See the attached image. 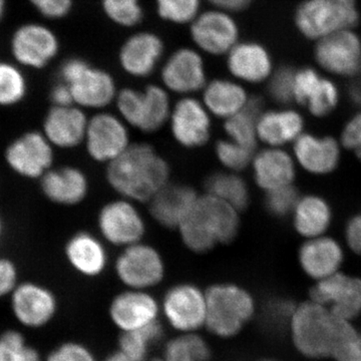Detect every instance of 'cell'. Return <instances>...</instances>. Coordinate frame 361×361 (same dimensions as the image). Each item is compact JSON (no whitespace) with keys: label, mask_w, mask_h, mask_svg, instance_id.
<instances>
[{"label":"cell","mask_w":361,"mask_h":361,"mask_svg":"<svg viewBox=\"0 0 361 361\" xmlns=\"http://www.w3.org/2000/svg\"><path fill=\"white\" fill-rule=\"evenodd\" d=\"M106 180L123 198L148 202L169 184L170 167L151 145L130 144L108 164Z\"/></svg>","instance_id":"6da1fadb"},{"label":"cell","mask_w":361,"mask_h":361,"mask_svg":"<svg viewBox=\"0 0 361 361\" xmlns=\"http://www.w3.org/2000/svg\"><path fill=\"white\" fill-rule=\"evenodd\" d=\"M297 350L308 358H334L357 330L351 322L310 300L297 305L289 323Z\"/></svg>","instance_id":"7a4b0ae2"},{"label":"cell","mask_w":361,"mask_h":361,"mask_svg":"<svg viewBox=\"0 0 361 361\" xmlns=\"http://www.w3.org/2000/svg\"><path fill=\"white\" fill-rule=\"evenodd\" d=\"M239 211L225 202L204 194L193 210L178 228L183 243L196 253H205L220 244H228L237 236Z\"/></svg>","instance_id":"3957f363"},{"label":"cell","mask_w":361,"mask_h":361,"mask_svg":"<svg viewBox=\"0 0 361 361\" xmlns=\"http://www.w3.org/2000/svg\"><path fill=\"white\" fill-rule=\"evenodd\" d=\"M206 292L205 327L219 338L236 336L251 322L256 304L250 292L234 283H216Z\"/></svg>","instance_id":"277c9868"},{"label":"cell","mask_w":361,"mask_h":361,"mask_svg":"<svg viewBox=\"0 0 361 361\" xmlns=\"http://www.w3.org/2000/svg\"><path fill=\"white\" fill-rule=\"evenodd\" d=\"M358 20L357 0H303L294 14L297 30L316 42L341 30H353Z\"/></svg>","instance_id":"5b68a950"},{"label":"cell","mask_w":361,"mask_h":361,"mask_svg":"<svg viewBox=\"0 0 361 361\" xmlns=\"http://www.w3.org/2000/svg\"><path fill=\"white\" fill-rule=\"evenodd\" d=\"M61 82L70 87L73 103L82 109L101 110L115 101L116 82L108 71L94 68L82 59H68L61 65Z\"/></svg>","instance_id":"8992f818"},{"label":"cell","mask_w":361,"mask_h":361,"mask_svg":"<svg viewBox=\"0 0 361 361\" xmlns=\"http://www.w3.org/2000/svg\"><path fill=\"white\" fill-rule=\"evenodd\" d=\"M4 161L14 174L39 180L54 168V147L42 130H27L7 145Z\"/></svg>","instance_id":"52a82bcc"},{"label":"cell","mask_w":361,"mask_h":361,"mask_svg":"<svg viewBox=\"0 0 361 361\" xmlns=\"http://www.w3.org/2000/svg\"><path fill=\"white\" fill-rule=\"evenodd\" d=\"M116 273L128 289L148 290L163 281L166 267L160 252L148 244L125 247L116 261Z\"/></svg>","instance_id":"ba28073f"},{"label":"cell","mask_w":361,"mask_h":361,"mask_svg":"<svg viewBox=\"0 0 361 361\" xmlns=\"http://www.w3.org/2000/svg\"><path fill=\"white\" fill-rule=\"evenodd\" d=\"M161 311L169 324L182 334H196L205 327L206 292L192 283L169 288L161 300Z\"/></svg>","instance_id":"9c48e42d"},{"label":"cell","mask_w":361,"mask_h":361,"mask_svg":"<svg viewBox=\"0 0 361 361\" xmlns=\"http://www.w3.org/2000/svg\"><path fill=\"white\" fill-rule=\"evenodd\" d=\"M59 51L58 35L44 23H23L11 37V56L21 68L42 70L56 58Z\"/></svg>","instance_id":"30bf717a"},{"label":"cell","mask_w":361,"mask_h":361,"mask_svg":"<svg viewBox=\"0 0 361 361\" xmlns=\"http://www.w3.org/2000/svg\"><path fill=\"white\" fill-rule=\"evenodd\" d=\"M97 227L109 243L128 247L142 242L146 234V222L134 202L128 199L109 202L99 211Z\"/></svg>","instance_id":"8fae6325"},{"label":"cell","mask_w":361,"mask_h":361,"mask_svg":"<svg viewBox=\"0 0 361 361\" xmlns=\"http://www.w3.org/2000/svg\"><path fill=\"white\" fill-rule=\"evenodd\" d=\"M314 56L323 70L339 77L361 71V39L353 30L332 33L316 42Z\"/></svg>","instance_id":"7c38bea8"},{"label":"cell","mask_w":361,"mask_h":361,"mask_svg":"<svg viewBox=\"0 0 361 361\" xmlns=\"http://www.w3.org/2000/svg\"><path fill=\"white\" fill-rule=\"evenodd\" d=\"M84 142L92 160L109 164L129 148V130L118 116L110 113L97 114L89 118Z\"/></svg>","instance_id":"4fadbf2b"},{"label":"cell","mask_w":361,"mask_h":361,"mask_svg":"<svg viewBox=\"0 0 361 361\" xmlns=\"http://www.w3.org/2000/svg\"><path fill=\"white\" fill-rule=\"evenodd\" d=\"M190 32L195 44L212 56L228 54L238 44V25L229 13L223 9L198 14L191 23Z\"/></svg>","instance_id":"5bb4252c"},{"label":"cell","mask_w":361,"mask_h":361,"mask_svg":"<svg viewBox=\"0 0 361 361\" xmlns=\"http://www.w3.org/2000/svg\"><path fill=\"white\" fill-rule=\"evenodd\" d=\"M311 300L329 308L342 319L361 314V278L336 273L319 280L310 291Z\"/></svg>","instance_id":"9a60e30c"},{"label":"cell","mask_w":361,"mask_h":361,"mask_svg":"<svg viewBox=\"0 0 361 361\" xmlns=\"http://www.w3.org/2000/svg\"><path fill=\"white\" fill-rule=\"evenodd\" d=\"M210 115L198 99L191 97L180 99L172 108L169 118L175 141L187 149L205 146L212 130Z\"/></svg>","instance_id":"2e32d148"},{"label":"cell","mask_w":361,"mask_h":361,"mask_svg":"<svg viewBox=\"0 0 361 361\" xmlns=\"http://www.w3.org/2000/svg\"><path fill=\"white\" fill-rule=\"evenodd\" d=\"M161 306L147 290L128 289L111 300L109 314L122 332L135 331L159 320Z\"/></svg>","instance_id":"e0dca14e"},{"label":"cell","mask_w":361,"mask_h":361,"mask_svg":"<svg viewBox=\"0 0 361 361\" xmlns=\"http://www.w3.org/2000/svg\"><path fill=\"white\" fill-rule=\"evenodd\" d=\"M16 319L27 327L44 326L56 315L58 300L49 288L35 282H23L11 294Z\"/></svg>","instance_id":"ac0fdd59"},{"label":"cell","mask_w":361,"mask_h":361,"mask_svg":"<svg viewBox=\"0 0 361 361\" xmlns=\"http://www.w3.org/2000/svg\"><path fill=\"white\" fill-rule=\"evenodd\" d=\"M166 89L180 94L203 90L207 84L205 65L200 54L183 47L171 54L161 73Z\"/></svg>","instance_id":"d6986e66"},{"label":"cell","mask_w":361,"mask_h":361,"mask_svg":"<svg viewBox=\"0 0 361 361\" xmlns=\"http://www.w3.org/2000/svg\"><path fill=\"white\" fill-rule=\"evenodd\" d=\"M89 118L77 104L52 106L44 118L42 132L54 149H75L85 142Z\"/></svg>","instance_id":"ffe728a7"},{"label":"cell","mask_w":361,"mask_h":361,"mask_svg":"<svg viewBox=\"0 0 361 361\" xmlns=\"http://www.w3.org/2000/svg\"><path fill=\"white\" fill-rule=\"evenodd\" d=\"M294 101L322 118L332 113L338 104V87L314 68H300L294 75Z\"/></svg>","instance_id":"44dd1931"},{"label":"cell","mask_w":361,"mask_h":361,"mask_svg":"<svg viewBox=\"0 0 361 361\" xmlns=\"http://www.w3.org/2000/svg\"><path fill=\"white\" fill-rule=\"evenodd\" d=\"M199 196L187 185L168 184L149 201V213L159 224L178 229L193 210Z\"/></svg>","instance_id":"7402d4cb"},{"label":"cell","mask_w":361,"mask_h":361,"mask_svg":"<svg viewBox=\"0 0 361 361\" xmlns=\"http://www.w3.org/2000/svg\"><path fill=\"white\" fill-rule=\"evenodd\" d=\"M40 190L47 200L61 206H75L89 194V180L73 166L51 168L39 180Z\"/></svg>","instance_id":"603a6c76"},{"label":"cell","mask_w":361,"mask_h":361,"mask_svg":"<svg viewBox=\"0 0 361 361\" xmlns=\"http://www.w3.org/2000/svg\"><path fill=\"white\" fill-rule=\"evenodd\" d=\"M227 66L231 75L241 82L259 84L269 80L273 61L267 49L257 42H238L227 54Z\"/></svg>","instance_id":"cb8c5ba5"},{"label":"cell","mask_w":361,"mask_h":361,"mask_svg":"<svg viewBox=\"0 0 361 361\" xmlns=\"http://www.w3.org/2000/svg\"><path fill=\"white\" fill-rule=\"evenodd\" d=\"M163 52V40L158 35L142 32L126 40L118 59L126 73L135 78H146L155 71Z\"/></svg>","instance_id":"d4e9b609"},{"label":"cell","mask_w":361,"mask_h":361,"mask_svg":"<svg viewBox=\"0 0 361 361\" xmlns=\"http://www.w3.org/2000/svg\"><path fill=\"white\" fill-rule=\"evenodd\" d=\"M68 264L85 277H97L108 266V253L104 244L89 232L73 235L65 247Z\"/></svg>","instance_id":"484cf974"},{"label":"cell","mask_w":361,"mask_h":361,"mask_svg":"<svg viewBox=\"0 0 361 361\" xmlns=\"http://www.w3.org/2000/svg\"><path fill=\"white\" fill-rule=\"evenodd\" d=\"M299 261L304 272L319 281L337 273L343 261V251L336 240L316 237L301 247Z\"/></svg>","instance_id":"4316f807"},{"label":"cell","mask_w":361,"mask_h":361,"mask_svg":"<svg viewBox=\"0 0 361 361\" xmlns=\"http://www.w3.org/2000/svg\"><path fill=\"white\" fill-rule=\"evenodd\" d=\"M254 179L265 192L290 186L295 178V166L286 152L271 147L263 149L252 161Z\"/></svg>","instance_id":"83f0119b"},{"label":"cell","mask_w":361,"mask_h":361,"mask_svg":"<svg viewBox=\"0 0 361 361\" xmlns=\"http://www.w3.org/2000/svg\"><path fill=\"white\" fill-rule=\"evenodd\" d=\"M294 153L301 166L312 174L322 175L331 172L339 161V146L330 137H318L301 135L294 144Z\"/></svg>","instance_id":"f1b7e54d"},{"label":"cell","mask_w":361,"mask_h":361,"mask_svg":"<svg viewBox=\"0 0 361 361\" xmlns=\"http://www.w3.org/2000/svg\"><path fill=\"white\" fill-rule=\"evenodd\" d=\"M249 99L250 97L239 82L216 78L204 87L202 103L211 115L227 120L243 110Z\"/></svg>","instance_id":"f546056e"},{"label":"cell","mask_w":361,"mask_h":361,"mask_svg":"<svg viewBox=\"0 0 361 361\" xmlns=\"http://www.w3.org/2000/svg\"><path fill=\"white\" fill-rule=\"evenodd\" d=\"M303 128V118L296 111L284 109L265 111L258 118V140L278 148L295 142L302 135Z\"/></svg>","instance_id":"4dcf8cb0"},{"label":"cell","mask_w":361,"mask_h":361,"mask_svg":"<svg viewBox=\"0 0 361 361\" xmlns=\"http://www.w3.org/2000/svg\"><path fill=\"white\" fill-rule=\"evenodd\" d=\"M293 213L297 232L307 238L322 236L331 221L329 203L318 196L299 199Z\"/></svg>","instance_id":"1f68e13d"},{"label":"cell","mask_w":361,"mask_h":361,"mask_svg":"<svg viewBox=\"0 0 361 361\" xmlns=\"http://www.w3.org/2000/svg\"><path fill=\"white\" fill-rule=\"evenodd\" d=\"M206 194L229 204L237 210H244L250 201L249 188L238 173L217 172L209 176L205 182Z\"/></svg>","instance_id":"d6a6232c"},{"label":"cell","mask_w":361,"mask_h":361,"mask_svg":"<svg viewBox=\"0 0 361 361\" xmlns=\"http://www.w3.org/2000/svg\"><path fill=\"white\" fill-rule=\"evenodd\" d=\"M262 103L258 97H250L245 108L225 120L224 129L228 139L255 151L257 145V123Z\"/></svg>","instance_id":"836d02e7"},{"label":"cell","mask_w":361,"mask_h":361,"mask_svg":"<svg viewBox=\"0 0 361 361\" xmlns=\"http://www.w3.org/2000/svg\"><path fill=\"white\" fill-rule=\"evenodd\" d=\"M164 336L163 325L159 320L144 329L122 332L118 339V351L135 361H148L152 346Z\"/></svg>","instance_id":"e575fe53"},{"label":"cell","mask_w":361,"mask_h":361,"mask_svg":"<svg viewBox=\"0 0 361 361\" xmlns=\"http://www.w3.org/2000/svg\"><path fill=\"white\" fill-rule=\"evenodd\" d=\"M144 111H142V132L154 133L160 130L170 118V97L164 87L151 85L142 90Z\"/></svg>","instance_id":"d590c367"},{"label":"cell","mask_w":361,"mask_h":361,"mask_svg":"<svg viewBox=\"0 0 361 361\" xmlns=\"http://www.w3.org/2000/svg\"><path fill=\"white\" fill-rule=\"evenodd\" d=\"M27 80L21 66L0 61V106L11 108L20 104L27 94Z\"/></svg>","instance_id":"8d00e7d4"},{"label":"cell","mask_w":361,"mask_h":361,"mask_svg":"<svg viewBox=\"0 0 361 361\" xmlns=\"http://www.w3.org/2000/svg\"><path fill=\"white\" fill-rule=\"evenodd\" d=\"M210 346L203 337L196 334H182L168 342L164 361H209Z\"/></svg>","instance_id":"74e56055"},{"label":"cell","mask_w":361,"mask_h":361,"mask_svg":"<svg viewBox=\"0 0 361 361\" xmlns=\"http://www.w3.org/2000/svg\"><path fill=\"white\" fill-rule=\"evenodd\" d=\"M215 153L223 167L234 173H239L248 167L254 158V149L241 146L230 139L218 141Z\"/></svg>","instance_id":"f35d334b"},{"label":"cell","mask_w":361,"mask_h":361,"mask_svg":"<svg viewBox=\"0 0 361 361\" xmlns=\"http://www.w3.org/2000/svg\"><path fill=\"white\" fill-rule=\"evenodd\" d=\"M104 13L116 25L132 27L141 23V0H102Z\"/></svg>","instance_id":"ab89813d"},{"label":"cell","mask_w":361,"mask_h":361,"mask_svg":"<svg viewBox=\"0 0 361 361\" xmlns=\"http://www.w3.org/2000/svg\"><path fill=\"white\" fill-rule=\"evenodd\" d=\"M200 4V0H156L160 18L177 25L192 23L198 16Z\"/></svg>","instance_id":"60d3db41"},{"label":"cell","mask_w":361,"mask_h":361,"mask_svg":"<svg viewBox=\"0 0 361 361\" xmlns=\"http://www.w3.org/2000/svg\"><path fill=\"white\" fill-rule=\"evenodd\" d=\"M0 361H40V358L20 332L9 330L0 336Z\"/></svg>","instance_id":"b9f144b4"},{"label":"cell","mask_w":361,"mask_h":361,"mask_svg":"<svg viewBox=\"0 0 361 361\" xmlns=\"http://www.w3.org/2000/svg\"><path fill=\"white\" fill-rule=\"evenodd\" d=\"M116 104L123 122L129 123L135 129H141L144 111L142 92L130 87L123 89L116 94Z\"/></svg>","instance_id":"7bdbcfd3"},{"label":"cell","mask_w":361,"mask_h":361,"mask_svg":"<svg viewBox=\"0 0 361 361\" xmlns=\"http://www.w3.org/2000/svg\"><path fill=\"white\" fill-rule=\"evenodd\" d=\"M294 75L295 71L289 66L273 71L268 90L271 97L277 103L286 104L294 101Z\"/></svg>","instance_id":"ee69618b"},{"label":"cell","mask_w":361,"mask_h":361,"mask_svg":"<svg viewBox=\"0 0 361 361\" xmlns=\"http://www.w3.org/2000/svg\"><path fill=\"white\" fill-rule=\"evenodd\" d=\"M266 193V208L276 217H285L293 212L299 201L298 192L292 185Z\"/></svg>","instance_id":"f6af8a7d"},{"label":"cell","mask_w":361,"mask_h":361,"mask_svg":"<svg viewBox=\"0 0 361 361\" xmlns=\"http://www.w3.org/2000/svg\"><path fill=\"white\" fill-rule=\"evenodd\" d=\"M47 361H97V358L84 344L71 341L54 349Z\"/></svg>","instance_id":"bcb514c9"},{"label":"cell","mask_w":361,"mask_h":361,"mask_svg":"<svg viewBox=\"0 0 361 361\" xmlns=\"http://www.w3.org/2000/svg\"><path fill=\"white\" fill-rule=\"evenodd\" d=\"M44 18L51 20H61L71 13L73 0H27Z\"/></svg>","instance_id":"7dc6e473"},{"label":"cell","mask_w":361,"mask_h":361,"mask_svg":"<svg viewBox=\"0 0 361 361\" xmlns=\"http://www.w3.org/2000/svg\"><path fill=\"white\" fill-rule=\"evenodd\" d=\"M18 285V266L9 258L0 257V298L13 293Z\"/></svg>","instance_id":"c3c4849f"},{"label":"cell","mask_w":361,"mask_h":361,"mask_svg":"<svg viewBox=\"0 0 361 361\" xmlns=\"http://www.w3.org/2000/svg\"><path fill=\"white\" fill-rule=\"evenodd\" d=\"M344 147L353 151L361 161V113L353 116L344 128L341 135Z\"/></svg>","instance_id":"681fc988"},{"label":"cell","mask_w":361,"mask_h":361,"mask_svg":"<svg viewBox=\"0 0 361 361\" xmlns=\"http://www.w3.org/2000/svg\"><path fill=\"white\" fill-rule=\"evenodd\" d=\"M336 361H361V334L357 332L337 353Z\"/></svg>","instance_id":"f907efd6"},{"label":"cell","mask_w":361,"mask_h":361,"mask_svg":"<svg viewBox=\"0 0 361 361\" xmlns=\"http://www.w3.org/2000/svg\"><path fill=\"white\" fill-rule=\"evenodd\" d=\"M345 235L349 247L356 253L361 254V213L349 221Z\"/></svg>","instance_id":"816d5d0a"},{"label":"cell","mask_w":361,"mask_h":361,"mask_svg":"<svg viewBox=\"0 0 361 361\" xmlns=\"http://www.w3.org/2000/svg\"><path fill=\"white\" fill-rule=\"evenodd\" d=\"M51 101L52 106H65L75 104L70 87L63 82L52 87Z\"/></svg>","instance_id":"f5cc1de1"},{"label":"cell","mask_w":361,"mask_h":361,"mask_svg":"<svg viewBox=\"0 0 361 361\" xmlns=\"http://www.w3.org/2000/svg\"><path fill=\"white\" fill-rule=\"evenodd\" d=\"M217 8L226 11H238L246 8L251 0H208Z\"/></svg>","instance_id":"db71d44e"},{"label":"cell","mask_w":361,"mask_h":361,"mask_svg":"<svg viewBox=\"0 0 361 361\" xmlns=\"http://www.w3.org/2000/svg\"><path fill=\"white\" fill-rule=\"evenodd\" d=\"M104 361H135L130 360V358L127 357V356L123 355L121 351H116L115 353H111V355H109L108 357L106 358ZM149 361H164L163 358H155V360H152Z\"/></svg>","instance_id":"11a10c76"},{"label":"cell","mask_w":361,"mask_h":361,"mask_svg":"<svg viewBox=\"0 0 361 361\" xmlns=\"http://www.w3.org/2000/svg\"><path fill=\"white\" fill-rule=\"evenodd\" d=\"M7 9V0H0V23L6 16Z\"/></svg>","instance_id":"9f6ffc18"},{"label":"cell","mask_w":361,"mask_h":361,"mask_svg":"<svg viewBox=\"0 0 361 361\" xmlns=\"http://www.w3.org/2000/svg\"><path fill=\"white\" fill-rule=\"evenodd\" d=\"M4 219H2L1 215H0V239H1L2 234H4Z\"/></svg>","instance_id":"6f0895ef"},{"label":"cell","mask_w":361,"mask_h":361,"mask_svg":"<svg viewBox=\"0 0 361 361\" xmlns=\"http://www.w3.org/2000/svg\"><path fill=\"white\" fill-rule=\"evenodd\" d=\"M259 361H276L273 360H259Z\"/></svg>","instance_id":"680465c9"}]
</instances>
